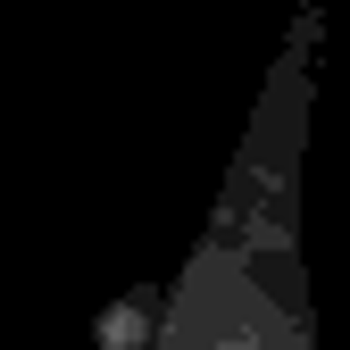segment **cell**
Here are the masks:
<instances>
[{
    "label": "cell",
    "instance_id": "1",
    "mask_svg": "<svg viewBox=\"0 0 350 350\" xmlns=\"http://www.w3.org/2000/svg\"><path fill=\"white\" fill-rule=\"evenodd\" d=\"M159 350H317L292 150H275L267 167H234L208 234L175 275Z\"/></svg>",
    "mask_w": 350,
    "mask_h": 350
}]
</instances>
